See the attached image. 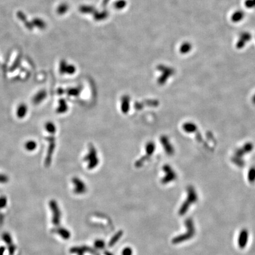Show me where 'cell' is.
<instances>
[{"mask_svg":"<svg viewBox=\"0 0 255 255\" xmlns=\"http://www.w3.org/2000/svg\"><path fill=\"white\" fill-rule=\"evenodd\" d=\"M57 233L59 235H60L61 236V237H62L65 239H68L70 237V232L68 230H66L64 228L59 229L57 230Z\"/></svg>","mask_w":255,"mask_h":255,"instance_id":"25","label":"cell"},{"mask_svg":"<svg viewBox=\"0 0 255 255\" xmlns=\"http://www.w3.org/2000/svg\"><path fill=\"white\" fill-rule=\"evenodd\" d=\"M133 251L130 248H125L122 252V255H132Z\"/></svg>","mask_w":255,"mask_h":255,"instance_id":"32","label":"cell"},{"mask_svg":"<svg viewBox=\"0 0 255 255\" xmlns=\"http://www.w3.org/2000/svg\"><path fill=\"white\" fill-rule=\"evenodd\" d=\"M84 161L87 163V169L92 170L95 169L99 163V159L96 148L90 145L89 147L87 153L84 158Z\"/></svg>","mask_w":255,"mask_h":255,"instance_id":"1","label":"cell"},{"mask_svg":"<svg viewBox=\"0 0 255 255\" xmlns=\"http://www.w3.org/2000/svg\"><path fill=\"white\" fill-rule=\"evenodd\" d=\"M80 92V90L78 88H70L68 91V94L70 96H77L79 95V93Z\"/></svg>","mask_w":255,"mask_h":255,"instance_id":"26","label":"cell"},{"mask_svg":"<svg viewBox=\"0 0 255 255\" xmlns=\"http://www.w3.org/2000/svg\"><path fill=\"white\" fill-rule=\"evenodd\" d=\"M123 232L122 231H119L118 232H117L110 239L109 243V247H112L113 246H114L116 242L121 239V238L122 237V235H123Z\"/></svg>","mask_w":255,"mask_h":255,"instance_id":"22","label":"cell"},{"mask_svg":"<svg viewBox=\"0 0 255 255\" xmlns=\"http://www.w3.org/2000/svg\"><path fill=\"white\" fill-rule=\"evenodd\" d=\"M44 129L49 134L55 135L56 134L57 128L56 124L52 121H47L44 124Z\"/></svg>","mask_w":255,"mask_h":255,"instance_id":"17","label":"cell"},{"mask_svg":"<svg viewBox=\"0 0 255 255\" xmlns=\"http://www.w3.org/2000/svg\"><path fill=\"white\" fill-rule=\"evenodd\" d=\"M67 9V7L65 4H61L60 5H59L57 9V12L61 15L62 14H63Z\"/></svg>","mask_w":255,"mask_h":255,"instance_id":"31","label":"cell"},{"mask_svg":"<svg viewBox=\"0 0 255 255\" xmlns=\"http://www.w3.org/2000/svg\"><path fill=\"white\" fill-rule=\"evenodd\" d=\"M47 96V92L44 90H41L34 94L32 99V102L34 105H39L45 100Z\"/></svg>","mask_w":255,"mask_h":255,"instance_id":"13","label":"cell"},{"mask_svg":"<svg viewBox=\"0 0 255 255\" xmlns=\"http://www.w3.org/2000/svg\"><path fill=\"white\" fill-rule=\"evenodd\" d=\"M87 251H89V249L87 247H75L70 250V252L76 253L78 255H84Z\"/></svg>","mask_w":255,"mask_h":255,"instance_id":"24","label":"cell"},{"mask_svg":"<svg viewBox=\"0 0 255 255\" xmlns=\"http://www.w3.org/2000/svg\"><path fill=\"white\" fill-rule=\"evenodd\" d=\"M59 72L61 74L66 73L68 75H72L75 73V68L73 66L68 65L65 61L62 60L60 63Z\"/></svg>","mask_w":255,"mask_h":255,"instance_id":"10","label":"cell"},{"mask_svg":"<svg viewBox=\"0 0 255 255\" xmlns=\"http://www.w3.org/2000/svg\"><path fill=\"white\" fill-rule=\"evenodd\" d=\"M50 207L51 209L53 211V222L55 224H58L60 222V211L59 209V207L56 203L54 201H50Z\"/></svg>","mask_w":255,"mask_h":255,"instance_id":"11","label":"cell"},{"mask_svg":"<svg viewBox=\"0 0 255 255\" xmlns=\"http://www.w3.org/2000/svg\"><path fill=\"white\" fill-rule=\"evenodd\" d=\"M34 27H36L40 30H44L47 27V24L46 22L41 18H34L31 21Z\"/></svg>","mask_w":255,"mask_h":255,"instance_id":"20","label":"cell"},{"mask_svg":"<svg viewBox=\"0 0 255 255\" xmlns=\"http://www.w3.org/2000/svg\"><path fill=\"white\" fill-rule=\"evenodd\" d=\"M155 145L154 144V142H148L146 146H145V154L144 155V157L141 158V159H139L138 161H137L135 166L137 167H140L141 166H142V165L146 162L147 161L148 159L151 157V155H152L155 151Z\"/></svg>","mask_w":255,"mask_h":255,"instance_id":"5","label":"cell"},{"mask_svg":"<svg viewBox=\"0 0 255 255\" xmlns=\"http://www.w3.org/2000/svg\"><path fill=\"white\" fill-rule=\"evenodd\" d=\"M121 110L124 113L128 112L130 106V98L128 96H124L121 100Z\"/></svg>","mask_w":255,"mask_h":255,"instance_id":"21","label":"cell"},{"mask_svg":"<svg viewBox=\"0 0 255 255\" xmlns=\"http://www.w3.org/2000/svg\"><path fill=\"white\" fill-rule=\"evenodd\" d=\"M182 128L185 132L190 133L195 132L197 130V126H195V125L191 122H187L184 124L182 126Z\"/></svg>","mask_w":255,"mask_h":255,"instance_id":"23","label":"cell"},{"mask_svg":"<svg viewBox=\"0 0 255 255\" xmlns=\"http://www.w3.org/2000/svg\"><path fill=\"white\" fill-rule=\"evenodd\" d=\"M160 140L161 141V143L163 144V148L166 152V153L169 155H172L174 153V150L171 145V142L169 141V138L166 136H163L161 138Z\"/></svg>","mask_w":255,"mask_h":255,"instance_id":"15","label":"cell"},{"mask_svg":"<svg viewBox=\"0 0 255 255\" xmlns=\"http://www.w3.org/2000/svg\"><path fill=\"white\" fill-rule=\"evenodd\" d=\"M72 183L74 186V192L77 194H82L86 191L87 188L85 182L78 177L72 178Z\"/></svg>","mask_w":255,"mask_h":255,"instance_id":"7","label":"cell"},{"mask_svg":"<svg viewBox=\"0 0 255 255\" xmlns=\"http://www.w3.org/2000/svg\"><path fill=\"white\" fill-rule=\"evenodd\" d=\"M251 34L248 32H243L240 34L239 39L236 43V47L238 49L243 48L246 44L251 40Z\"/></svg>","mask_w":255,"mask_h":255,"instance_id":"8","label":"cell"},{"mask_svg":"<svg viewBox=\"0 0 255 255\" xmlns=\"http://www.w3.org/2000/svg\"><path fill=\"white\" fill-rule=\"evenodd\" d=\"M17 17L21 21H22L24 23L25 27H26V28L27 30L31 31L33 29L34 26H33L32 23L30 22L29 21L27 20V18L26 15L23 11H17Z\"/></svg>","mask_w":255,"mask_h":255,"instance_id":"14","label":"cell"},{"mask_svg":"<svg viewBox=\"0 0 255 255\" xmlns=\"http://www.w3.org/2000/svg\"><path fill=\"white\" fill-rule=\"evenodd\" d=\"M253 102L255 104V95L254 96V97H253Z\"/></svg>","mask_w":255,"mask_h":255,"instance_id":"36","label":"cell"},{"mask_svg":"<svg viewBox=\"0 0 255 255\" xmlns=\"http://www.w3.org/2000/svg\"><path fill=\"white\" fill-rule=\"evenodd\" d=\"M197 199V196L194 189L190 187L188 188V197L186 201L181 206L180 210H179V214L184 215L186 213L188 209V207L191 204L195 203Z\"/></svg>","mask_w":255,"mask_h":255,"instance_id":"3","label":"cell"},{"mask_svg":"<svg viewBox=\"0 0 255 255\" xmlns=\"http://www.w3.org/2000/svg\"><path fill=\"white\" fill-rule=\"evenodd\" d=\"M105 255H113L112 254H110V252H106L105 253Z\"/></svg>","mask_w":255,"mask_h":255,"instance_id":"35","label":"cell"},{"mask_svg":"<svg viewBox=\"0 0 255 255\" xmlns=\"http://www.w3.org/2000/svg\"><path fill=\"white\" fill-rule=\"evenodd\" d=\"M3 252H4V249L2 248H0V255H2Z\"/></svg>","mask_w":255,"mask_h":255,"instance_id":"34","label":"cell"},{"mask_svg":"<svg viewBox=\"0 0 255 255\" xmlns=\"http://www.w3.org/2000/svg\"><path fill=\"white\" fill-rule=\"evenodd\" d=\"M49 135V136L46 138V140L48 142V145L46 151V157L44 159V165L46 167H49L52 164L53 156L56 147V139L54 137L55 135Z\"/></svg>","mask_w":255,"mask_h":255,"instance_id":"2","label":"cell"},{"mask_svg":"<svg viewBox=\"0 0 255 255\" xmlns=\"http://www.w3.org/2000/svg\"><path fill=\"white\" fill-rule=\"evenodd\" d=\"M9 181V177L4 173H0V184H5Z\"/></svg>","mask_w":255,"mask_h":255,"instance_id":"30","label":"cell"},{"mask_svg":"<svg viewBox=\"0 0 255 255\" xmlns=\"http://www.w3.org/2000/svg\"><path fill=\"white\" fill-rule=\"evenodd\" d=\"M24 149L27 152H34L37 149L38 147V144L36 141L34 139H28L25 141V142L24 144Z\"/></svg>","mask_w":255,"mask_h":255,"instance_id":"16","label":"cell"},{"mask_svg":"<svg viewBox=\"0 0 255 255\" xmlns=\"http://www.w3.org/2000/svg\"><path fill=\"white\" fill-rule=\"evenodd\" d=\"M94 247L97 249H103V248H105V243L104 242V241H103L102 240H97L95 241L94 243Z\"/></svg>","mask_w":255,"mask_h":255,"instance_id":"28","label":"cell"},{"mask_svg":"<svg viewBox=\"0 0 255 255\" xmlns=\"http://www.w3.org/2000/svg\"><path fill=\"white\" fill-rule=\"evenodd\" d=\"M245 17V13L242 10H237L235 11L232 17H231V20L233 23H239L243 20Z\"/></svg>","mask_w":255,"mask_h":255,"instance_id":"19","label":"cell"},{"mask_svg":"<svg viewBox=\"0 0 255 255\" xmlns=\"http://www.w3.org/2000/svg\"><path fill=\"white\" fill-rule=\"evenodd\" d=\"M69 109V105L66 100L63 98L60 99L58 101L57 106L56 109V112L57 114L62 115L68 112Z\"/></svg>","mask_w":255,"mask_h":255,"instance_id":"12","label":"cell"},{"mask_svg":"<svg viewBox=\"0 0 255 255\" xmlns=\"http://www.w3.org/2000/svg\"><path fill=\"white\" fill-rule=\"evenodd\" d=\"M248 231L246 230H242L240 232L239 235V245L240 248H244L245 247V245L248 242Z\"/></svg>","mask_w":255,"mask_h":255,"instance_id":"18","label":"cell"},{"mask_svg":"<svg viewBox=\"0 0 255 255\" xmlns=\"http://www.w3.org/2000/svg\"><path fill=\"white\" fill-rule=\"evenodd\" d=\"M245 6L249 9L255 8V0H245Z\"/></svg>","mask_w":255,"mask_h":255,"instance_id":"27","label":"cell"},{"mask_svg":"<svg viewBox=\"0 0 255 255\" xmlns=\"http://www.w3.org/2000/svg\"><path fill=\"white\" fill-rule=\"evenodd\" d=\"M28 112V106L25 103H20L16 109L15 115L18 119H24L27 115Z\"/></svg>","mask_w":255,"mask_h":255,"instance_id":"9","label":"cell"},{"mask_svg":"<svg viewBox=\"0 0 255 255\" xmlns=\"http://www.w3.org/2000/svg\"><path fill=\"white\" fill-rule=\"evenodd\" d=\"M185 224L188 229L187 232L184 235H182L181 236H178L172 240V243L174 244H177V243L182 242L193 237V235L194 234V229L193 227V223L192 220L191 219L187 220L185 222Z\"/></svg>","mask_w":255,"mask_h":255,"instance_id":"4","label":"cell"},{"mask_svg":"<svg viewBox=\"0 0 255 255\" xmlns=\"http://www.w3.org/2000/svg\"><path fill=\"white\" fill-rule=\"evenodd\" d=\"M7 199L5 197H2L0 198V207H4L6 205Z\"/></svg>","mask_w":255,"mask_h":255,"instance_id":"33","label":"cell"},{"mask_svg":"<svg viewBox=\"0 0 255 255\" xmlns=\"http://www.w3.org/2000/svg\"><path fill=\"white\" fill-rule=\"evenodd\" d=\"M248 178L250 182H254L255 181V169H251L248 174Z\"/></svg>","mask_w":255,"mask_h":255,"instance_id":"29","label":"cell"},{"mask_svg":"<svg viewBox=\"0 0 255 255\" xmlns=\"http://www.w3.org/2000/svg\"><path fill=\"white\" fill-rule=\"evenodd\" d=\"M163 171L165 172V176L162 179V183L167 184L176 179L177 174L171 166L165 165L163 167Z\"/></svg>","mask_w":255,"mask_h":255,"instance_id":"6","label":"cell"}]
</instances>
